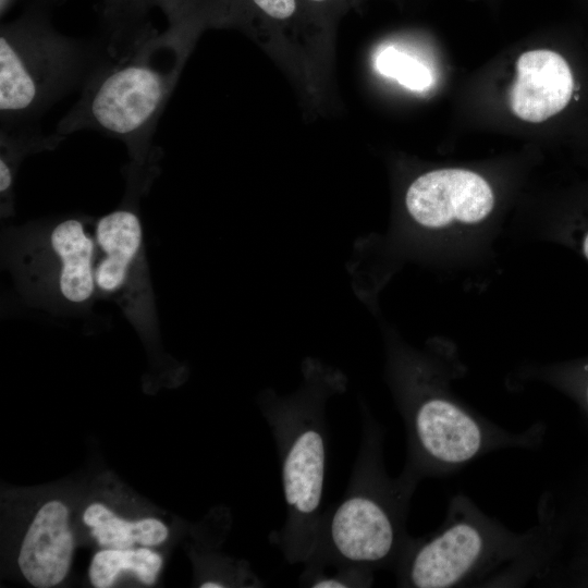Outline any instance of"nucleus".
I'll return each mask as SVG.
<instances>
[{
	"mask_svg": "<svg viewBox=\"0 0 588 588\" xmlns=\"http://www.w3.org/2000/svg\"><path fill=\"white\" fill-rule=\"evenodd\" d=\"M164 16L163 30L149 20L105 27L81 96L59 122L58 134L98 131L125 144L134 169L151 164L158 121L200 29L179 14Z\"/></svg>",
	"mask_w": 588,
	"mask_h": 588,
	"instance_id": "nucleus-1",
	"label": "nucleus"
},
{
	"mask_svg": "<svg viewBox=\"0 0 588 588\" xmlns=\"http://www.w3.org/2000/svg\"><path fill=\"white\" fill-rule=\"evenodd\" d=\"M346 385L341 370L308 357L295 391L280 395L266 389L259 399L280 460L286 513L271 539L290 564L306 563L317 544L328 457L326 407Z\"/></svg>",
	"mask_w": 588,
	"mask_h": 588,
	"instance_id": "nucleus-2",
	"label": "nucleus"
},
{
	"mask_svg": "<svg viewBox=\"0 0 588 588\" xmlns=\"http://www.w3.org/2000/svg\"><path fill=\"white\" fill-rule=\"evenodd\" d=\"M363 434L342 500L319 524L308 568L347 567L373 572L396 567L412 538L405 524L411 497L419 479L405 468L391 478L382 460L383 433L366 406Z\"/></svg>",
	"mask_w": 588,
	"mask_h": 588,
	"instance_id": "nucleus-3",
	"label": "nucleus"
},
{
	"mask_svg": "<svg viewBox=\"0 0 588 588\" xmlns=\"http://www.w3.org/2000/svg\"><path fill=\"white\" fill-rule=\"evenodd\" d=\"M48 1L27 3L0 27L1 130L38 128L52 105L83 86L93 65L96 41L57 30Z\"/></svg>",
	"mask_w": 588,
	"mask_h": 588,
	"instance_id": "nucleus-4",
	"label": "nucleus"
},
{
	"mask_svg": "<svg viewBox=\"0 0 588 588\" xmlns=\"http://www.w3.org/2000/svg\"><path fill=\"white\" fill-rule=\"evenodd\" d=\"M424 362L397 348L390 377L407 433L406 467L419 479L457 469L514 438L437 388Z\"/></svg>",
	"mask_w": 588,
	"mask_h": 588,
	"instance_id": "nucleus-5",
	"label": "nucleus"
},
{
	"mask_svg": "<svg viewBox=\"0 0 588 588\" xmlns=\"http://www.w3.org/2000/svg\"><path fill=\"white\" fill-rule=\"evenodd\" d=\"M536 531L517 536L490 519L464 497H456L446 519L432 535L412 539L395 569L399 585L451 588L486 577L503 565L530 572Z\"/></svg>",
	"mask_w": 588,
	"mask_h": 588,
	"instance_id": "nucleus-6",
	"label": "nucleus"
},
{
	"mask_svg": "<svg viewBox=\"0 0 588 588\" xmlns=\"http://www.w3.org/2000/svg\"><path fill=\"white\" fill-rule=\"evenodd\" d=\"M97 244L83 218L58 221L24 255L28 280L64 303L82 306L97 295Z\"/></svg>",
	"mask_w": 588,
	"mask_h": 588,
	"instance_id": "nucleus-7",
	"label": "nucleus"
},
{
	"mask_svg": "<svg viewBox=\"0 0 588 588\" xmlns=\"http://www.w3.org/2000/svg\"><path fill=\"white\" fill-rule=\"evenodd\" d=\"M404 206L415 226L432 232L481 222L493 209L494 195L490 184L476 172L438 169L411 182Z\"/></svg>",
	"mask_w": 588,
	"mask_h": 588,
	"instance_id": "nucleus-8",
	"label": "nucleus"
},
{
	"mask_svg": "<svg viewBox=\"0 0 588 588\" xmlns=\"http://www.w3.org/2000/svg\"><path fill=\"white\" fill-rule=\"evenodd\" d=\"M94 231L97 294L115 298L130 311L135 294L143 297L149 287L140 220L134 210L123 207L101 217Z\"/></svg>",
	"mask_w": 588,
	"mask_h": 588,
	"instance_id": "nucleus-9",
	"label": "nucleus"
},
{
	"mask_svg": "<svg viewBox=\"0 0 588 588\" xmlns=\"http://www.w3.org/2000/svg\"><path fill=\"white\" fill-rule=\"evenodd\" d=\"M540 526L549 554V569L567 556L562 568L567 578L588 585V461L560 502L542 505Z\"/></svg>",
	"mask_w": 588,
	"mask_h": 588,
	"instance_id": "nucleus-10",
	"label": "nucleus"
},
{
	"mask_svg": "<svg viewBox=\"0 0 588 588\" xmlns=\"http://www.w3.org/2000/svg\"><path fill=\"white\" fill-rule=\"evenodd\" d=\"M573 87L571 69L561 54L548 49L529 50L516 61L510 107L520 120L540 123L566 107Z\"/></svg>",
	"mask_w": 588,
	"mask_h": 588,
	"instance_id": "nucleus-11",
	"label": "nucleus"
},
{
	"mask_svg": "<svg viewBox=\"0 0 588 588\" xmlns=\"http://www.w3.org/2000/svg\"><path fill=\"white\" fill-rule=\"evenodd\" d=\"M72 553L68 507L61 501H49L39 509L23 539L20 569L34 587H53L66 576Z\"/></svg>",
	"mask_w": 588,
	"mask_h": 588,
	"instance_id": "nucleus-12",
	"label": "nucleus"
},
{
	"mask_svg": "<svg viewBox=\"0 0 588 588\" xmlns=\"http://www.w3.org/2000/svg\"><path fill=\"white\" fill-rule=\"evenodd\" d=\"M98 543L107 549H131L135 543L157 546L168 537L167 526L156 518L128 522L100 503L90 504L83 514Z\"/></svg>",
	"mask_w": 588,
	"mask_h": 588,
	"instance_id": "nucleus-13",
	"label": "nucleus"
},
{
	"mask_svg": "<svg viewBox=\"0 0 588 588\" xmlns=\"http://www.w3.org/2000/svg\"><path fill=\"white\" fill-rule=\"evenodd\" d=\"M161 556L147 548L105 549L95 554L89 566V578L97 588L111 587L120 573L127 571L144 584L155 583L161 568Z\"/></svg>",
	"mask_w": 588,
	"mask_h": 588,
	"instance_id": "nucleus-14",
	"label": "nucleus"
},
{
	"mask_svg": "<svg viewBox=\"0 0 588 588\" xmlns=\"http://www.w3.org/2000/svg\"><path fill=\"white\" fill-rule=\"evenodd\" d=\"M64 136L46 135L38 128L0 131V193L11 201L15 173L21 160L30 152L56 147Z\"/></svg>",
	"mask_w": 588,
	"mask_h": 588,
	"instance_id": "nucleus-15",
	"label": "nucleus"
},
{
	"mask_svg": "<svg viewBox=\"0 0 588 588\" xmlns=\"http://www.w3.org/2000/svg\"><path fill=\"white\" fill-rule=\"evenodd\" d=\"M375 69L413 91H424L433 82L426 64L392 46L384 47L376 54Z\"/></svg>",
	"mask_w": 588,
	"mask_h": 588,
	"instance_id": "nucleus-16",
	"label": "nucleus"
},
{
	"mask_svg": "<svg viewBox=\"0 0 588 588\" xmlns=\"http://www.w3.org/2000/svg\"><path fill=\"white\" fill-rule=\"evenodd\" d=\"M332 568L335 569L332 573L305 568L301 575V586L311 588H356L372 585L371 572L347 567Z\"/></svg>",
	"mask_w": 588,
	"mask_h": 588,
	"instance_id": "nucleus-17",
	"label": "nucleus"
},
{
	"mask_svg": "<svg viewBox=\"0 0 588 588\" xmlns=\"http://www.w3.org/2000/svg\"><path fill=\"white\" fill-rule=\"evenodd\" d=\"M156 8L158 0H102L103 24L115 27L139 23L147 20Z\"/></svg>",
	"mask_w": 588,
	"mask_h": 588,
	"instance_id": "nucleus-18",
	"label": "nucleus"
},
{
	"mask_svg": "<svg viewBox=\"0 0 588 588\" xmlns=\"http://www.w3.org/2000/svg\"><path fill=\"white\" fill-rule=\"evenodd\" d=\"M562 382L588 421V360L564 371Z\"/></svg>",
	"mask_w": 588,
	"mask_h": 588,
	"instance_id": "nucleus-19",
	"label": "nucleus"
},
{
	"mask_svg": "<svg viewBox=\"0 0 588 588\" xmlns=\"http://www.w3.org/2000/svg\"><path fill=\"white\" fill-rule=\"evenodd\" d=\"M302 9L310 11H324L334 7L339 8L342 0H298Z\"/></svg>",
	"mask_w": 588,
	"mask_h": 588,
	"instance_id": "nucleus-20",
	"label": "nucleus"
},
{
	"mask_svg": "<svg viewBox=\"0 0 588 588\" xmlns=\"http://www.w3.org/2000/svg\"><path fill=\"white\" fill-rule=\"evenodd\" d=\"M20 1H22V0H0V15H1V17H3ZM34 1H40V0H28V3L34 2ZM45 1L51 2L49 0H45Z\"/></svg>",
	"mask_w": 588,
	"mask_h": 588,
	"instance_id": "nucleus-21",
	"label": "nucleus"
}]
</instances>
